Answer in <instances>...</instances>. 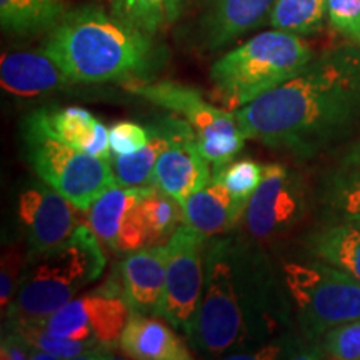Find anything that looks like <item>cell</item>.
Returning <instances> with one entry per match:
<instances>
[{
    "label": "cell",
    "mask_w": 360,
    "mask_h": 360,
    "mask_svg": "<svg viewBox=\"0 0 360 360\" xmlns=\"http://www.w3.org/2000/svg\"><path fill=\"white\" fill-rule=\"evenodd\" d=\"M314 58L302 35L274 29L229 51L210 69V98L236 112L294 77Z\"/></svg>",
    "instance_id": "4"
},
{
    "label": "cell",
    "mask_w": 360,
    "mask_h": 360,
    "mask_svg": "<svg viewBox=\"0 0 360 360\" xmlns=\"http://www.w3.org/2000/svg\"><path fill=\"white\" fill-rule=\"evenodd\" d=\"M141 215L146 227L147 247L167 244L170 236L186 222L182 204L150 186L141 202Z\"/></svg>",
    "instance_id": "27"
},
{
    "label": "cell",
    "mask_w": 360,
    "mask_h": 360,
    "mask_svg": "<svg viewBox=\"0 0 360 360\" xmlns=\"http://www.w3.org/2000/svg\"><path fill=\"white\" fill-rule=\"evenodd\" d=\"M327 0H277L270 12L272 29L297 35H312L322 29Z\"/></svg>",
    "instance_id": "28"
},
{
    "label": "cell",
    "mask_w": 360,
    "mask_h": 360,
    "mask_svg": "<svg viewBox=\"0 0 360 360\" xmlns=\"http://www.w3.org/2000/svg\"><path fill=\"white\" fill-rule=\"evenodd\" d=\"M172 142L169 119L150 129V141L141 150L129 155H110L115 184L120 187L154 186L155 165Z\"/></svg>",
    "instance_id": "23"
},
{
    "label": "cell",
    "mask_w": 360,
    "mask_h": 360,
    "mask_svg": "<svg viewBox=\"0 0 360 360\" xmlns=\"http://www.w3.org/2000/svg\"><path fill=\"white\" fill-rule=\"evenodd\" d=\"M8 330L17 332L30 345L51 354L56 360H98L112 359V345L101 340H75L52 334L35 319L8 317Z\"/></svg>",
    "instance_id": "22"
},
{
    "label": "cell",
    "mask_w": 360,
    "mask_h": 360,
    "mask_svg": "<svg viewBox=\"0 0 360 360\" xmlns=\"http://www.w3.org/2000/svg\"><path fill=\"white\" fill-rule=\"evenodd\" d=\"M212 177L219 179L227 187L237 205L245 212L250 197L257 191L264 177V165L249 159L231 162L224 169L214 172Z\"/></svg>",
    "instance_id": "29"
},
{
    "label": "cell",
    "mask_w": 360,
    "mask_h": 360,
    "mask_svg": "<svg viewBox=\"0 0 360 360\" xmlns=\"http://www.w3.org/2000/svg\"><path fill=\"white\" fill-rule=\"evenodd\" d=\"M167 244L130 252L120 265L122 290L132 312L157 315L165 285Z\"/></svg>",
    "instance_id": "18"
},
{
    "label": "cell",
    "mask_w": 360,
    "mask_h": 360,
    "mask_svg": "<svg viewBox=\"0 0 360 360\" xmlns=\"http://www.w3.org/2000/svg\"><path fill=\"white\" fill-rule=\"evenodd\" d=\"M150 141V130L135 122H117L109 129L110 155H129L141 150Z\"/></svg>",
    "instance_id": "33"
},
{
    "label": "cell",
    "mask_w": 360,
    "mask_h": 360,
    "mask_svg": "<svg viewBox=\"0 0 360 360\" xmlns=\"http://www.w3.org/2000/svg\"><path fill=\"white\" fill-rule=\"evenodd\" d=\"M27 159L42 182L56 188L79 210H89L107 188L115 186L110 160L57 141L34 130H24Z\"/></svg>",
    "instance_id": "8"
},
{
    "label": "cell",
    "mask_w": 360,
    "mask_h": 360,
    "mask_svg": "<svg viewBox=\"0 0 360 360\" xmlns=\"http://www.w3.org/2000/svg\"><path fill=\"white\" fill-rule=\"evenodd\" d=\"M187 0H109L110 12L155 37L179 20Z\"/></svg>",
    "instance_id": "26"
},
{
    "label": "cell",
    "mask_w": 360,
    "mask_h": 360,
    "mask_svg": "<svg viewBox=\"0 0 360 360\" xmlns=\"http://www.w3.org/2000/svg\"><path fill=\"white\" fill-rule=\"evenodd\" d=\"M207 237L184 222L167 240V270L157 317L192 335L204 290Z\"/></svg>",
    "instance_id": "9"
},
{
    "label": "cell",
    "mask_w": 360,
    "mask_h": 360,
    "mask_svg": "<svg viewBox=\"0 0 360 360\" xmlns=\"http://www.w3.org/2000/svg\"><path fill=\"white\" fill-rule=\"evenodd\" d=\"M204 290L192 345L209 355L240 359L270 345L285 317L282 292L272 264L244 238L207 242Z\"/></svg>",
    "instance_id": "2"
},
{
    "label": "cell",
    "mask_w": 360,
    "mask_h": 360,
    "mask_svg": "<svg viewBox=\"0 0 360 360\" xmlns=\"http://www.w3.org/2000/svg\"><path fill=\"white\" fill-rule=\"evenodd\" d=\"M30 262L29 250L22 247L8 245L4 249L2 267H0V305L2 314L6 315L15 299L22 278L25 274V265Z\"/></svg>",
    "instance_id": "30"
},
{
    "label": "cell",
    "mask_w": 360,
    "mask_h": 360,
    "mask_svg": "<svg viewBox=\"0 0 360 360\" xmlns=\"http://www.w3.org/2000/svg\"><path fill=\"white\" fill-rule=\"evenodd\" d=\"M40 49L74 84L147 80L162 62L154 37L96 6L67 11Z\"/></svg>",
    "instance_id": "3"
},
{
    "label": "cell",
    "mask_w": 360,
    "mask_h": 360,
    "mask_svg": "<svg viewBox=\"0 0 360 360\" xmlns=\"http://www.w3.org/2000/svg\"><path fill=\"white\" fill-rule=\"evenodd\" d=\"M7 317L45 319L102 277L105 255L90 225L79 224L64 244L30 259Z\"/></svg>",
    "instance_id": "5"
},
{
    "label": "cell",
    "mask_w": 360,
    "mask_h": 360,
    "mask_svg": "<svg viewBox=\"0 0 360 360\" xmlns=\"http://www.w3.org/2000/svg\"><path fill=\"white\" fill-rule=\"evenodd\" d=\"M344 162L345 164H352V165H357V167H360V141L354 143L352 148L347 152V155H345Z\"/></svg>",
    "instance_id": "35"
},
{
    "label": "cell",
    "mask_w": 360,
    "mask_h": 360,
    "mask_svg": "<svg viewBox=\"0 0 360 360\" xmlns=\"http://www.w3.org/2000/svg\"><path fill=\"white\" fill-rule=\"evenodd\" d=\"M127 90L186 120L195 132L202 154L212 164L214 172L233 162L244 148L247 135L236 112L207 101L200 90L174 80H135L127 84Z\"/></svg>",
    "instance_id": "6"
},
{
    "label": "cell",
    "mask_w": 360,
    "mask_h": 360,
    "mask_svg": "<svg viewBox=\"0 0 360 360\" xmlns=\"http://www.w3.org/2000/svg\"><path fill=\"white\" fill-rule=\"evenodd\" d=\"M322 337L323 350L328 354V357L360 360V321L340 323Z\"/></svg>",
    "instance_id": "31"
},
{
    "label": "cell",
    "mask_w": 360,
    "mask_h": 360,
    "mask_svg": "<svg viewBox=\"0 0 360 360\" xmlns=\"http://www.w3.org/2000/svg\"><path fill=\"white\" fill-rule=\"evenodd\" d=\"M146 187L112 186L87 210V222L98 240L119 254L147 247L146 227L141 215V202L148 192Z\"/></svg>",
    "instance_id": "13"
},
{
    "label": "cell",
    "mask_w": 360,
    "mask_h": 360,
    "mask_svg": "<svg viewBox=\"0 0 360 360\" xmlns=\"http://www.w3.org/2000/svg\"><path fill=\"white\" fill-rule=\"evenodd\" d=\"M0 84L11 97L35 98L69 87L74 82L49 53L39 49L4 53L0 60Z\"/></svg>",
    "instance_id": "17"
},
{
    "label": "cell",
    "mask_w": 360,
    "mask_h": 360,
    "mask_svg": "<svg viewBox=\"0 0 360 360\" xmlns=\"http://www.w3.org/2000/svg\"><path fill=\"white\" fill-rule=\"evenodd\" d=\"M327 17L337 32L360 47V0H327Z\"/></svg>",
    "instance_id": "32"
},
{
    "label": "cell",
    "mask_w": 360,
    "mask_h": 360,
    "mask_svg": "<svg viewBox=\"0 0 360 360\" xmlns=\"http://www.w3.org/2000/svg\"><path fill=\"white\" fill-rule=\"evenodd\" d=\"M307 192L302 179L282 164L264 165V177L247 204L244 220L250 237L267 240L302 220Z\"/></svg>",
    "instance_id": "11"
},
{
    "label": "cell",
    "mask_w": 360,
    "mask_h": 360,
    "mask_svg": "<svg viewBox=\"0 0 360 360\" xmlns=\"http://www.w3.org/2000/svg\"><path fill=\"white\" fill-rule=\"evenodd\" d=\"M321 199L330 222L360 224V167L342 162L322 180Z\"/></svg>",
    "instance_id": "25"
},
{
    "label": "cell",
    "mask_w": 360,
    "mask_h": 360,
    "mask_svg": "<svg viewBox=\"0 0 360 360\" xmlns=\"http://www.w3.org/2000/svg\"><path fill=\"white\" fill-rule=\"evenodd\" d=\"M182 209L186 224L205 237L231 232L245 214L233 200L227 187L214 177L204 188L184 200Z\"/></svg>",
    "instance_id": "20"
},
{
    "label": "cell",
    "mask_w": 360,
    "mask_h": 360,
    "mask_svg": "<svg viewBox=\"0 0 360 360\" xmlns=\"http://www.w3.org/2000/svg\"><path fill=\"white\" fill-rule=\"evenodd\" d=\"M65 13V0H0L2 30L17 37L51 32Z\"/></svg>",
    "instance_id": "24"
},
{
    "label": "cell",
    "mask_w": 360,
    "mask_h": 360,
    "mask_svg": "<svg viewBox=\"0 0 360 360\" xmlns=\"http://www.w3.org/2000/svg\"><path fill=\"white\" fill-rule=\"evenodd\" d=\"M247 139L310 159L360 124V47L322 52L299 74L236 110Z\"/></svg>",
    "instance_id": "1"
},
{
    "label": "cell",
    "mask_w": 360,
    "mask_h": 360,
    "mask_svg": "<svg viewBox=\"0 0 360 360\" xmlns=\"http://www.w3.org/2000/svg\"><path fill=\"white\" fill-rule=\"evenodd\" d=\"M32 352L34 347L24 337L7 328V335L2 337L0 344V357L4 360H25L32 357Z\"/></svg>",
    "instance_id": "34"
},
{
    "label": "cell",
    "mask_w": 360,
    "mask_h": 360,
    "mask_svg": "<svg viewBox=\"0 0 360 360\" xmlns=\"http://www.w3.org/2000/svg\"><path fill=\"white\" fill-rule=\"evenodd\" d=\"M22 129L51 135L90 155L110 160L109 130L89 110L80 107L34 110L24 120Z\"/></svg>",
    "instance_id": "16"
},
{
    "label": "cell",
    "mask_w": 360,
    "mask_h": 360,
    "mask_svg": "<svg viewBox=\"0 0 360 360\" xmlns=\"http://www.w3.org/2000/svg\"><path fill=\"white\" fill-rule=\"evenodd\" d=\"M132 309L127 297L105 283L102 289L72 299L45 319H35L52 334L75 340H101L115 344L122 337Z\"/></svg>",
    "instance_id": "10"
},
{
    "label": "cell",
    "mask_w": 360,
    "mask_h": 360,
    "mask_svg": "<svg viewBox=\"0 0 360 360\" xmlns=\"http://www.w3.org/2000/svg\"><path fill=\"white\" fill-rule=\"evenodd\" d=\"M282 272L309 337H321L340 323L360 321V282L344 270L317 259L287 262Z\"/></svg>",
    "instance_id": "7"
},
{
    "label": "cell",
    "mask_w": 360,
    "mask_h": 360,
    "mask_svg": "<svg viewBox=\"0 0 360 360\" xmlns=\"http://www.w3.org/2000/svg\"><path fill=\"white\" fill-rule=\"evenodd\" d=\"M167 119L172 142L157 162L154 186L182 204L212 180V164L202 154L191 125L179 115Z\"/></svg>",
    "instance_id": "14"
},
{
    "label": "cell",
    "mask_w": 360,
    "mask_h": 360,
    "mask_svg": "<svg viewBox=\"0 0 360 360\" xmlns=\"http://www.w3.org/2000/svg\"><path fill=\"white\" fill-rule=\"evenodd\" d=\"M307 249L360 282V224L328 222L310 233Z\"/></svg>",
    "instance_id": "21"
},
{
    "label": "cell",
    "mask_w": 360,
    "mask_h": 360,
    "mask_svg": "<svg viewBox=\"0 0 360 360\" xmlns=\"http://www.w3.org/2000/svg\"><path fill=\"white\" fill-rule=\"evenodd\" d=\"M170 323L132 312L120 337L124 354L139 360H188L192 357Z\"/></svg>",
    "instance_id": "19"
},
{
    "label": "cell",
    "mask_w": 360,
    "mask_h": 360,
    "mask_svg": "<svg viewBox=\"0 0 360 360\" xmlns=\"http://www.w3.org/2000/svg\"><path fill=\"white\" fill-rule=\"evenodd\" d=\"M75 205L47 184H32L19 193L17 217L30 259L64 244L77 229Z\"/></svg>",
    "instance_id": "12"
},
{
    "label": "cell",
    "mask_w": 360,
    "mask_h": 360,
    "mask_svg": "<svg viewBox=\"0 0 360 360\" xmlns=\"http://www.w3.org/2000/svg\"><path fill=\"white\" fill-rule=\"evenodd\" d=\"M277 0H200L195 35L199 47L215 52L269 22Z\"/></svg>",
    "instance_id": "15"
}]
</instances>
